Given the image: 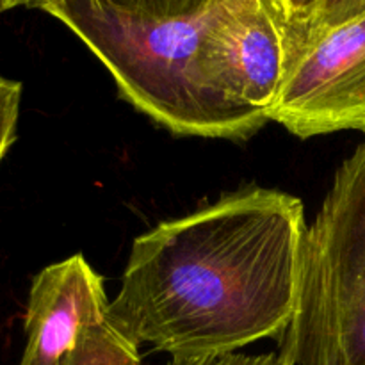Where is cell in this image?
<instances>
[{
	"instance_id": "6da1fadb",
	"label": "cell",
	"mask_w": 365,
	"mask_h": 365,
	"mask_svg": "<svg viewBox=\"0 0 365 365\" xmlns=\"http://www.w3.org/2000/svg\"><path fill=\"white\" fill-rule=\"evenodd\" d=\"M302 200L248 187L135 237L110 312L138 344L217 356L282 337L298 309Z\"/></svg>"
},
{
	"instance_id": "7a4b0ae2",
	"label": "cell",
	"mask_w": 365,
	"mask_h": 365,
	"mask_svg": "<svg viewBox=\"0 0 365 365\" xmlns=\"http://www.w3.org/2000/svg\"><path fill=\"white\" fill-rule=\"evenodd\" d=\"M289 365H365V141L337 170L307 230Z\"/></svg>"
},
{
	"instance_id": "3957f363",
	"label": "cell",
	"mask_w": 365,
	"mask_h": 365,
	"mask_svg": "<svg viewBox=\"0 0 365 365\" xmlns=\"http://www.w3.org/2000/svg\"><path fill=\"white\" fill-rule=\"evenodd\" d=\"M18 365H141L139 344L110 312L102 277L82 255L32 280Z\"/></svg>"
},
{
	"instance_id": "277c9868",
	"label": "cell",
	"mask_w": 365,
	"mask_h": 365,
	"mask_svg": "<svg viewBox=\"0 0 365 365\" xmlns=\"http://www.w3.org/2000/svg\"><path fill=\"white\" fill-rule=\"evenodd\" d=\"M269 120L302 139L341 130L365 134V16L328 29L302 46Z\"/></svg>"
},
{
	"instance_id": "5b68a950",
	"label": "cell",
	"mask_w": 365,
	"mask_h": 365,
	"mask_svg": "<svg viewBox=\"0 0 365 365\" xmlns=\"http://www.w3.org/2000/svg\"><path fill=\"white\" fill-rule=\"evenodd\" d=\"M217 84L269 118L292 63L289 25L273 0H223L207 38Z\"/></svg>"
},
{
	"instance_id": "8992f818",
	"label": "cell",
	"mask_w": 365,
	"mask_h": 365,
	"mask_svg": "<svg viewBox=\"0 0 365 365\" xmlns=\"http://www.w3.org/2000/svg\"><path fill=\"white\" fill-rule=\"evenodd\" d=\"M360 16H365V0H323L312 20L309 21V25L303 29L299 38L296 39L292 61H294L296 53L302 50V46L312 38H316L317 34Z\"/></svg>"
},
{
	"instance_id": "52a82bcc",
	"label": "cell",
	"mask_w": 365,
	"mask_h": 365,
	"mask_svg": "<svg viewBox=\"0 0 365 365\" xmlns=\"http://www.w3.org/2000/svg\"><path fill=\"white\" fill-rule=\"evenodd\" d=\"M116 9L143 16H195L212 9L217 0H102Z\"/></svg>"
},
{
	"instance_id": "ba28073f",
	"label": "cell",
	"mask_w": 365,
	"mask_h": 365,
	"mask_svg": "<svg viewBox=\"0 0 365 365\" xmlns=\"http://www.w3.org/2000/svg\"><path fill=\"white\" fill-rule=\"evenodd\" d=\"M21 84L11 78L0 77V163L16 138L18 116H20Z\"/></svg>"
},
{
	"instance_id": "9c48e42d",
	"label": "cell",
	"mask_w": 365,
	"mask_h": 365,
	"mask_svg": "<svg viewBox=\"0 0 365 365\" xmlns=\"http://www.w3.org/2000/svg\"><path fill=\"white\" fill-rule=\"evenodd\" d=\"M168 365H289L280 356V353H267V355H239L227 353L217 356H171Z\"/></svg>"
},
{
	"instance_id": "30bf717a",
	"label": "cell",
	"mask_w": 365,
	"mask_h": 365,
	"mask_svg": "<svg viewBox=\"0 0 365 365\" xmlns=\"http://www.w3.org/2000/svg\"><path fill=\"white\" fill-rule=\"evenodd\" d=\"M277 4L278 11L284 16L285 24L289 25L292 39V50H294L296 39L303 32V29L309 25L312 16L316 14L317 7L321 6L323 0H273Z\"/></svg>"
},
{
	"instance_id": "8fae6325",
	"label": "cell",
	"mask_w": 365,
	"mask_h": 365,
	"mask_svg": "<svg viewBox=\"0 0 365 365\" xmlns=\"http://www.w3.org/2000/svg\"><path fill=\"white\" fill-rule=\"evenodd\" d=\"M36 0H0V13L14 9V7H32Z\"/></svg>"
}]
</instances>
